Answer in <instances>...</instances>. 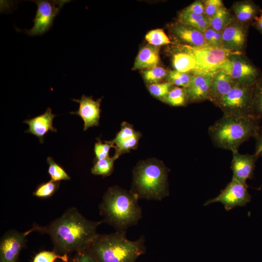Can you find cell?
Listing matches in <instances>:
<instances>
[{"label":"cell","instance_id":"6da1fadb","mask_svg":"<svg viewBox=\"0 0 262 262\" xmlns=\"http://www.w3.org/2000/svg\"><path fill=\"white\" fill-rule=\"evenodd\" d=\"M103 222L88 220L75 207H71L48 225L36 226V231L49 236L54 251L69 255L86 248L98 234L97 228Z\"/></svg>","mask_w":262,"mask_h":262},{"label":"cell","instance_id":"7a4b0ae2","mask_svg":"<svg viewBox=\"0 0 262 262\" xmlns=\"http://www.w3.org/2000/svg\"><path fill=\"white\" fill-rule=\"evenodd\" d=\"M138 196L118 186L109 187L104 193L99 206L103 222L116 231H126L136 225L142 218V209Z\"/></svg>","mask_w":262,"mask_h":262},{"label":"cell","instance_id":"3957f363","mask_svg":"<svg viewBox=\"0 0 262 262\" xmlns=\"http://www.w3.org/2000/svg\"><path fill=\"white\" fill-rule=\"evenodd\" d=\"M145 242L143 236L131 241L126 238V231H116L98 234L86 248L97 262H135L146 251Z\"/></svg>","mask_w":262,"mask_h":262},{"label":"cell","instance_id":"277c9868","mask_svg":"<svg viewBox=\"0 0 262 262\" xmlns=\"http://www.w3.org/2000/svg\"><path fill=\"white\" fill-rule=\"evenodd\" d=\"M260 120L253 117L223 115L209 128L213 143L219 148L238 151L240 145L250 137L256 138Z\"/></svg>","mask_w":262,"mask_h":262},{"label":"cell","instance_id":"5b68a950","mask_svg":"<svg viewBox=\"0 0 262 262\" xmlns=\"http://www.w3.org/2000/svg\"><path fill=\"white\" fill-rule=\"evenodd\" d=\"M169 171L162 161L156 159L140 162L133 171L131 191L139 199L161 200L169 194Z\"/></svg>","mask_w":262,"mask_h":262},{"label":"cell","instance_id":"8992f818","mask_svg":"<svg viewBox=\"0 0 262 262\" xmlns=\"http://www.w3.org/2000/svg\"><path fill=\"white\" fill-rule=\"evenodd\" d=\"M177 45L179 50L189 53L195 59L196 66L193 74L213 77L219 70V67L227 59L232 55L242 53L210 46L193 47L185 45Z\"/></svg>","mask_w":262,"mask_h":262},{"label":"cell","instance_id":"52a82bcc","mask_svg":"<svg viewBox=\"0 0 262 262\" xmlns=\"http://www.w3.org/2000/svg\"><path fill=\"white\" fill-rule=\"evenodd\" d=\"M254 84L235 83L231 90L222 98L218 107L224 115L253 116L252 104Z\"/></svg>","mask_w":262,"mask_h":262},{"label":"cell","instance_id":"ba28073f","mask_svg":"<svg viewBox=\"0 0 262 262\" xmlns=\"http://www.w3.org/2000/svg\"><path fill=\"white\" fill-rule=\"evenodd\" d=\"M236 82L253 85L261 77L260 70L241 54L232 55L227 59L219 67Z\"/></svg>","mask_w":262,"mask_h":262},{"label":"cell","instance_id":"9c48e42d","mask_svg":"<svg viewBox=\"0 0 262 262\" xmlns=\"http://www.w3.org/2000/svg\"><path fill=\"white\" fill-rule=\"evenodd\" d=\"M37 9L33 25L30 30H25V33L30 36L40 35L48 31L53 25L55 17L58 14L64 5L68 0H34Z\"/></svg>","mask_w":262,"mask_h":262},{"label":"cell","instance_id":"30bf717a","mask_svg":"<svg viewBox=\"0 0 262 262\" xmlns=\"http://www.w3.org/2000/svg\"><path fill=\"white\" fill-rule=\"evenodd\" d=\"M247 186L232 178L226 187L221 191L216 197L207 200L204 206L214 202L223 204L227 211L238 206H244L249 202L251 196L247 191Z\"/></svg>","mask_w":262,"mask_h":262},{"label":"cell","instance_id":"8fae6325","mask_svg":"<svg viewBox=\"0 0 262 262\" xmlns=\"http://www.w3.org/2000/svg\"><path fill=\"white\" fill-rule=\"evenodd\" d=\"M36 231V225L24 232L11 229L1 237L0 242V262H16L20 252L25 247L27 237Z\"/></svg>","mask_w":262,"mask_h":262},{"label":"cell","instance_id":"7c38bea8","mask_svg":"<svg viewBox=\"0 0 262 262\" xmlns=\"http://www.w3.org/2000/svg\"><path fill=\"white\" fill-rule=\"evenodd\" d=\"M247 25L237 21L235 18L222 31V39L224 49L242 53L246 43Z\"/></svg>","mask_w":262,"mask_h":262},{"label":"cell","instance_id":"4fadbf2b","mask_svg":"<svg viewBox=\"0 0 262 262\" xmlns=\"http://www.w3.org/2000/svg\"><path fill=\"white\" fill-rule=\"evenodd\" d=\"M72 100L79 104V107L77 111L71 112L70 114L76 115L82 118L84 123L83 131L90 127L98 126L101 98L95 100L92 96L87 97L83 95L80 99L73 98Z\"/></svg>","mask_w":262,"mask_h":262},{"label":"cell","instance_id":"5bb4252c","mask_svg":"<svg viewBox=\"0 0 262 262\" xmlns=\"http://www.w3.org/2000/svg\"><path fill=\"white\" fill-rule=\"evenodd\" d=\"M259 156L254 153L252 154H243L238 151L232 152L231 168L232 178L247 185L246 180L252 178L255 163Z\"/></svg>","mask_w":262,"mask_h":262},{"label":"cell","instance_id":"9a60e30c","mask_svg":"<svg viewBox=\"0 0 262 262\" xmlns=\"http://www.w3.org/2000/svg\"><path fill=\"white\" fill-rule=\"evenodd\" d=\"M171 31L175 38L182 43V45L193 47L209 46L206 42L203 33L190 26L178 22L171 25Z\"/></svg>","mask_w":262,"mask_h":262},{"label":"cell","instance_id":"2e32d148","mask_svg":"<svg viewBox=\"0 0 262 262\" xmlns=\"http://www.w3.org/2000/svg\"><path fill=\"white\" fill-rule=\"evenodd\" d=\"M55 116L56 115L52 114L51 108L48 107L43 114L23 121L29 126V129L25 132L36 136L40 142L43 143L44 136L49 131H57V129L53 125V120Z\"/></svg>","mask_w":262,"mask_h":262},{"label":"cell","instance_id":"e0dca14e","mask_svg":"<svg viewBox=\"0 0 262 262\" xmlns=\"http://www.w3.org/2000/svg\"><path fill=\"white\" fill-rule=\"evenodd\" d=\"M235 83L227 73L219 69L212 77L208 100L218 107Z\"/></svg>","mask_w":262,"mask_h":262},{"label":"cell","instance_id":"ac0fdd59","mask_svg":"<svg viewBox=\"0 0 262 262\" xmlns=\"http://www.w3.org/2000/svg\"><path fill=\"white\" fill-rule=\"evenodd\" d=\"M212 77L193 74L190 84L185 88L188 103H198L208 100Z\"/></svg>","mask_w":262,"mask_h":262},{"label":"cell","instance_id":"d6986e66","mask_svg":"<svg viewBox=\"0 0 262 262\" xmlns=\"http://www.w3.org/2000/svg\"><path fill=\"white\" fill-rule=\"evenodd\" d=\"M234 18L239 22L248 25L262 13L260 7L252 0H243L232 6Z\"/></svg>","mask_w":262,"mask_h":262},{"label":"cell","instance_id":"ffe728a7","mask_svg":"<svg viewBox=\"0 0 262 262\" xmlns=\"http://www.w3.org/2000/svg\"><path fill=\"white\" fill-rule=\"evenodd\" d=\"M159 60V47L147 45L140 50L133 68L135 69L150 68L157 66Z\"/></svg>","mask_w":262,"mask_h":262},{"label":"cell","instance_id":"44dd1931","mask_svg":"<svg viewBox=\"0 0 262 262\" xmlns=\"http://www.w3.org/2000/svg\"><path fill=\"white\" fill-rule=\"evenodd\" d=\"M178 22L192 27L202 33L210 27L209 18L205 15H196L183 10L179 15Z\"/></svg>","mask_w":262,"mask_h":262},{"label":"cell","instance_id":"7402d4cb","mask_svg":"<svg viewBox=\"0 0 262 262\" xmlns=\"http://www.w3.org/2000/svg\"><path fill=\"white\" fill-rule=\"evenodd\" d=\"M172 62L175 70L181 72L192 73L196 66L191 55L180 50L173 55Z\"/></svg>","mask_w":262,"mask_h":262},{"label":"cell","instance_id":"603a6c76","mask_svg":"<svg viewBox=\"0 0 262 262\" xmlns=\"http://www.w3.org/2000/svg\"><path fill=\"white\" fill-rule=\"evenodd\" d=\"M234 19L233 15L224 6L214 16L209 18L210 26L213 29L221 33Z\"/></svg>","mask_w":262,"mask_h":262},{"label":"cell","instance_id":"cb8c5ba5","mask_svg":"<svg viewBox=\"0 0 262 262\" xmlns=\"http://www.w3.org/2000/svg\"><path fill=\"white\" fill-rule=\"evenodd\" d=\"M118 158L115 155L106 159L95 160L91 168L92 174L103 177L110 176L114 171V162Z\"/></svg>","mask_w":262,"mask_h":262},{"label":"cell","instance_id":"d4e9b609","mask_svg":"<svg viewBox=\"0 0 262 262\" xmlns=\"http://www.w3.org/2000/svg\"><path fill=\"white\" fill-rule=\"evenodd\" d=\"M252 111L254 117L262 119V76L253 85Z\"/></svg>","mask_w":262,"mask_h":262},{"label":"cell","instance_id":"484cf974","mask_svg":"<svg viewBox=\"0 0 262 262\" xmlns=\"http://www.w3.org/2000/svg\"><path fill=\"white\" fill-rule=\"evenodd\" d=\"M164 102L173 106H183L188 103L185 88L172 87L167 94Z\"/></svg>","mask_w":262,"mask_h":262},{"label":"cell","instance_id":"4316f807","mask_svg":"<svg viewBox=\"0 0 262 262\" xmlns=\"http://www.w3.org/2000/svg\"><path fill=\"white\" fill-rule=\"evenodd\" d=\"M193 77L192 73L181 72L174 70L168 72L167 80L168 82L172 85L186 88L190 84Z\"/></svg>","mask_w":262,"mask_h":262},{"label":"cell","instance_id":"83f0119b","mask_svg":"<svg viewBox=\"0 0 262 262\" xmlns=\"http://www.w3.org/2000/svg\"><path fill=\"white\" fill-rule=\"evenodd\" d=\"M60 181L51 180L39 184L33 193V195L39 198H47L52 196L60 186Z\"/></svg>","mask_w":262,"mask_h":262},{"label":"cell","instance_id":"f1b7e54d","mask_svg":"<svg viewBox=\"0 0 262 262\" xmlns=\"http://www.w3.org/2000/svg\"><path fill=\"white\" fill-rule=\"evenodd\" d=\"M47 162L49 164L48 173L51 180L55 181H60L62 180H69L70 177L65 170L59 164L56 163L51 157H48Z\"/></svg>","mask_w":262,"mask_h":262},{"label":"cell","instance_id":"f546056e","mask_svg":"<svg viewBox=\"0 0 262 262\" xmlns=\"http://www.w3.org/2000/svg\"><path fill=\"white\" fill-rule=\"evenodd\" d=\"M69 258V255L67 254H60L54 250H43L34 255L32 262H56L58 261L67 262Z\"/></svg>","mask_w":262,"mask_h":262},{"label":"cell","instance_id":"4dcf8cb0","mask_svg":"<svg viewBox=\"0 0 262 262\" xmlns=\"http://www.w3.org/2000/svg\"><path fill=\"white\" fill-rule=\"evenodd\" d=\"M137 132L131 124L126 122H122L120 131L115 138L111 141L114 145V148L133 137Z\"/></svg>","mask_w":262,"mask_h":262},{"label":"cell","instance_id":"1f68e13d","mask_svg":"<svg viewBox=\"0 0 262 262\" xmlns=\"http://www.w3.org/2000/svg\"><path fill=\"white\" fill-rule=\"evenodd\" d=\"M145 38L149 44L156 47L169 44L171 43L164 30L161 29L149 31L146 35Z\"/></svg>","mask_w":262,"mask_h":262},{"label":"cell","instance_id":"d6a6232c","mask_svg":"<svg viewBox=\"0 0 262 262\" xmlns=\"http://www.w3.org/2000/svg\"><path fill=\"white\" fill-rule=\"evenodd\" d=\"M172 87L173 85L168 82L156 83L149 84L148 89L152 96L164 101Z\"/></svg>","mask_w":262,"mask_h":262},{"label":"cell","instance_id":"836d02e7","mask_svg":"<svg viewBox=\"0 0 262 262\" xmlns=\"http://www.w3.org/2000/svg\"><path fill=\"white\" fill-rule=\"evenodd\" d=\"M168 72L163 67L156 66L146 70L143 73L145 80L149 83H156L167 76Z\"/></svg>","mask_w":262,"mask_h":262},{"label":"cell","instance_id":"e575fe53","mask_svg":"<svg viewBox=\"0 0 262 262\" xmlns=\"http://www.w3.org/2000/svg\"><path fill=\"white\" fill-rule=\"evenodd\" d=\"M97 142L95 144L94 152L95 160H98L109 158V150L114 147V145L111 141H105L102 142L100 138H97Z\"/></svg>","mask_w":262,"mask_h":262},{"label":"cell","instance_id":"d590c367","mask_svg":"<svg viewBox=\"0 0 262 262\" xmlns=\"http://www.w3.org/2000/svg\"><path fill=\"white\" fill-rule=\"evenodd\" d=\"M202 33L206 42L209 46L224 48L221 32H218L210 27Z\"/></svg>","mask_w":262,"mask_h":262},{"label":"cell","instance_id":"8d00e7d4","mask_svg":"<svg viewBox=\"0 0 262 262\" xmlns=\"http://www.w3.org/2000/svg\"><path fill=\"white\" fill-rule=\"evenodd\" d=\"M205 15L210 18L214 16L216 13L224 6L221 0H204Z\"/></svg>","mask_w":262,"mask_h":262},{"label":"cell","instance_id":"74e56055","mask_svg":"<svg viewBox=\"0 0 262 262\" xmlns=\"http://www.w3.org/2000/svg\"><path fill=\"white\" fill-rule=\"evenodd\" d=\"M67 262H97L87 248L77 251L69 256Z\"/></svg>","mask_w":262,"mask_h":262},{"label":"cell","instance_id":"f35d334b","mask_svg":"<svg viewBox=\"0 0 262 262\" xmlns=\"http://www.w3.org/2000/svg\"><path fill=\"white\" fill-rule=\"evenodd\" d=\"M183 10L196 15H205L204 5L203 0H196Z\"/></svg>","mask_w":262,"mask_h":262},{"label":"cell","instance_id":"ab89813d","mask_svg":"<svg viewBox=\"0 0 262 262\" xmlns=\"http://www.w3.org/2000/svg\"><path fill=\"white\" fill-rule=\"evenodd\" d=\"M256 144L255 152L259 157H262V129L261 128L256 138Z\"/></svg>","mask_w":262,"mask_h":262},{"label":"cell","instance_id":"60d3db41","mask_svg":"<svg viewBox=\"0 0 262 262\" xmlns=\"http://www.w3.org/2000/svg\"><path fill=\"white\" fill-rule=\"evenodd\" d=\"M255 25L256 29L261 33H262V19L257 17L255 18Z\"/></svg>","mask_w":262,"mask_h":262},{"label":"cell","instance_id":"b9f144b4","mask_svg":"<svg viewBox=\"0 0 262 262\" xmlns=\"http://www.w3.org/2000/svg\"><path fill=\"white\" fill-rule=\"evenodd\" d=\"M258 17L260 19H262V13L260 14V15Z\"/></svg>","mask_w":262,"mask_h":262},{"label":"cell","instance_id":"7bdbcfd3","mask_svg":"<svg viewBox=\"0 0 262 262\" xmlns=\"http://www.w3.org/2000/svg\"><path fill=\"white\" fill-rule=\"evenodd\" d=\"M56 262H62V261H58Z\"/></svg>","mask_w":262,"mask_h":262}]
</instances>
